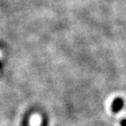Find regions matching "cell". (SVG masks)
I'll list each match as a JSON object with an SVG mask.
<instances>
[{"mask_svg":"<svg viewBox=\"0 0 126 126\" xmlns=\"http://www.w3.org/2000/svg\"><path fill=\"white\" fill-rule=\"evenodd\" d=\"M122 106H123V101L119 98L116 99L114 101V102H113V110H114L115 112H116L119 110H121Z\"/></svg>","mask_w":126,"mask_h":126,"instance_id":"2","label":"cell"},{"mask_svg":"<svg viewBox=\"0 0 126 126\" xmlns=\"http://www.w3.org/2000/svg\"><path fill=\"white\" fill-rule=\"evenodd\" d=\"M41 122V117L38 114H34L31 116V120H30V124L31 126H39Z\"/></svg>","mask_w":126,"mask_h":126,"instance_id":"1","label":"cell"},{"mask_svg":"<svg viewBox=\"0 0 126 126\" xmlns=\"http://www.w3.org/2000/svg\"><path fill=\"white\" fill-rule=\"evenodd\" d=\"M1 55H2V53H1V52H0V57H1Z\"/></svg>","mask_w":126,"mask_h":126,"instance_id":"4","label":"cell"},{"mask_svg":"<svg viewBox=\"0 0 126 126\" xmlns=\"http://www.w3.org/2000/svg\"><path fill=\"white\" fill-rule=\"evenodd\" d=\"M122 126H126V120L122 121Z\"/></svg>","mask_w":126,"mask_h":126,"instance_id":"3","label":"cell"}]
</instances>
